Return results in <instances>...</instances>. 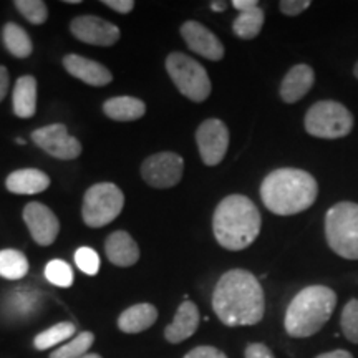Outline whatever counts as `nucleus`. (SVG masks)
<instances>
[{
	"label": "nucleus",
	"instance_id": "41",
	"mask_svg": "<svg viewBox=\"0 0 358 358\" xmlns=\"http://www.w3.org/2000/svg\"><path fill=\"white\" fill-rule=\"evenodd\" d=\"M353 75H355V77L358 78V62H357V65H355V69H353Z\"/></svg>",
	"mask_w": 358,
	"mask_h": 358
},
{
	"label": "nucleus",
	"instance_id": "19",
	"mask_svg": "<svg viewBox=\"0 0 358 358\" xmlns=\"http://www.w3.org/2000/svg\"><path fill=\"white\" fill-rule=\"evenodd\" d=\"M48 186H50V178L34 168L17 169L6 179V187L13 194H38L48 189Z\"/></svg>",
	"mask_w": 358,
	"mask_h": 358
},
{
	"label": "nucleus",
	"instance_id": "2",
	"mask_svg": "<svg viewBox=\"0 0 358 358\" xmlns=\"http://www.w3.org/2000/svg\"><path fill=\"white\" fill-rule=\"evenodd\" d=\"M319 185L310 173L294 168L272 171L261 185L262 203L271 213L292 216L307 211L315 203Z\"/></svg>",
	"mask_w": 358,
	"mask_h": 358
},
{
	"label": "nucleus",
	"instance_id": "40",
	"mask_svg": "<svg viewBox=\"0 0 358 358\" xmlns=\"http://www.w3.org/2000/svg\"><path fill=\"white\" fill-rule=\"evenodd\" d=\"M82 358H101V357L96 355V353H87V355L82 357Z\"/></svg>",
	"mask_w": 358,
	"mask_h": 358
},
{
	"label": "nucleus",
	"instance_id": "29",
	"mask_svg": "<svg viewBox=\"0 0 358 358\" xmlns=\"http://www.w3.org/2000/svg\"><path fill=\"white\" fill-rule=\"evenodd\" d=\"M45 277L53 285H57V287H70L71 282H73L71 267L65 261H60V259H55V261L47 264V267H45Z\"/></svg>",
	"mask_w": 358,
	"mask_h": 358
},
{
	"label": "nucleus",
	"instance_id": "22",
	"mask_svg": "<svg viewBox=\"0 0 358 358\" xmlns=\"http://www.w3.org/2000/svg\"><path fill=\"white\" fill-rule=\"evenodd\" d=\"M103 111L115 122H134L146 113V105L140 98L134 96H115L105 101Z\"/></svg>",
	"mask_w": 358,
	"mask_h": 358
},
{
	"label": "nucleus",
	"instance_id": "26",
	"mask_svg": "<svg viewBox=\"0 0 358 358\" xmlns=\"http://www.w3.org/2000/svg\"><path fill=\"white\" fill-rule=\"evenodd\" d=\"M75 329L77 327L71 324V322H62V324L53 325L48 330H45V332L38 334L34 338V345L37 350H48V348L60 345L62 342L73 337Z\"/></svg>",
	"mask_w": 358,
	"mask_h": 358
},
{
	"label": "nucleus",
	"instance_id": "38",
	"mask_svg": "<svg viewBox=\"0 0 358 358\" xmlns=\"http://www.w3.org/2000/svg\"><path fill=\"white\" fill-rule=\"evenodd\" d=\"M317 358H353V355L347 350H334V352L322 353V355H319Z\"/></svg>",
	"mask_w": 358,
	"mask_h": 358
},
{
	"label": "nucleus",
	"instance_id": "20",
	"mask_svg": "<svg viewBox=\"0 0 358 358\" xmlns=\"http://www.w3.org/2000/svg\"><path fill=\"white\" fill-rule=\"evenodd\" d=\"M158 319V308L151 303H136L118 317V329L124 334H140Z\"/></svg>",
	"mask_w": 358,
	"mask_h": 358
},
{
	"label": "nucleus",
	"instance_id": "24",
	"mask_svg": "<svg viewBox=\"0 0 358 358\" xmlns=\"http://www.w3.org/2000/svg\"><path fill=\"white\" fill-rule=\"evenodd\" d=\"M264 25V10L261 7L249 8V10L239 12L237 19L232 24V30L239 38L252 40L261 34Z\"/></svg>",
	"mask_w": 358,
	"mask_h": 358
},
{
	"label": "nucleus",
	"instance_id": "32",
	"mask_svg": "<svg viewBox=\"0 0 358 358\" xmlns=\"http://www.w3.org/2000/svg\"><path fill=\"white\" fill-rule=\"evenodd\" d=\"M279 7L282 13L294 17L302 13L303 10H307L310 7V0H282Z\"/></svg>",
	"mask_w": 358,
	"mask_h": 358
},
{
	"label": "nucleus",
	"instance_id": "1",
	"mask_svg": "<svg viewBox=\"0 0 358 358\" xmlns=\"http://www.w3.org/2000/svg\"><path fill=\"white\" fill-rule=\"evenodd\" d=\"M213 308L227 327L256 325L266 312L264 290L257 277L244 268H232L217 280Z\"/></svg>",
	"mask_w": 358,
	"mask_h": 358
},
{
	"label": "nucleus",
	"instance_id": "5",
	"mask_svg": "<svg viewBox=\"0 0 358 358\" xmlns=\"http://www.w3.org/2000/svg\"><path fill=\"white\" fill-rule=\"evenodd\" d=\"M325 237L340 257L358 261V204L338 203L327 211Z\"/></svg>",
	"mask_w": 358,
	"mask_h": 358
},
{
	"label": "nucleus",
	"instance_id": "14",
	"mask_svg": "<svg viewBox=\"0 0 358 358\" xmlns=\"http://www.w3.org/2000/svg\"><path fill=\"white\" fill-rule=\"evenodd\" d=\"M181 37L185 38L187 47L198 55L208 60L219 62L224 57V45L211 30L196 20H187L181 25Z\"/></svg>",
	"mask_w": 358,
	"mask_h": 358
},
{
	"label": "nucleus",
	"instance_id": "35",
	"mask_svg": "<svg viewBox=\"0 0 358 358\" xmlns=\"http://www.w3.org/2000/svg\"><path fill=\"white\" fill-rule=\"evenodd\" d=\"M103 3L118 13H129L134 8L133 0H105Z\"/></svg>",
	"mask_w": 358,
	"mask_h": 358
},
{
	"label": "nucleus",
	"instance_id": "13",
	"mask_svg": "<svg viewBox=\"0 0 358 358\" xmlns=\"http://www.w3.org/2000/svg\"><path fill=\"white\" fill-rule=\"evenodd\" d=\"M24 221L30 236L38 245H52L60 232V222L48 206L29 203L24 209Z\"/></svg>",
	"mask_w": 358,
	"mask_h": 358
},
{
	"label": "nucleus",
	"instance_id": "7",
	"mask_svg": "<svg viewBox=\"0 0 358 358\" xmlns=\"http://www.w3.org/2000/svg\"><path fill=\"white\" fill-rule=\"evenodd\" d=\"M166 70L181 95L191 101L201 103L211 95V80L199 62L185 53L173 52L166 58Z\"/></svg>",
	"mask_w": 358,
	"mask_h": 358
},
{
	"label": "nucleus",
	"instance_id": "11",
	"mask_svg": "<svg viewBox=\"0 0 358 358\" xmlns=\"http://www.w3.org/2000/svg\"><path fill=\"white\" fill-rule=\"evenodd\" d=\"M32 140L40 150L57 159H75L82 155V145L77 138L70 136L65 124H48L32 133Z\"/></svg>",
	"mask_w": 358,
	"mask_h": 358
},
{
	"label": "nucleus",
	"instance_id": "42",
	"mask_svg": "<svg viewBox=\"0 0 358 358\" xmlns=\"http://www.w3.org/2000/svg\"><path fill=\"white\" fill-rule=\"evenodd\" d=\"M66 3H80V0H66Z\"/></svg>",
	"mask_w": 358,
	"mask_h": 358
},
{
	"label": "nucleus",
	"instance_id": "18",
	"mask_svg": "<svg viewBox=\"0 0 358 358\" xmlns=\"http://www.w3.org/2000/svg\"><path fill=\"white\" fill-rule=\"evenodd\" d=\"M105 252L110 262L118 267L134 266L140 259V248L134 243L133 237L124 231H116L108 236L105 243Z\"/></svg>",
	"mask_w": 358,
	"mask_h": 358
},
{
	"label": "nucleus",
	"instance_id": "17",
	"mask_svg": "<svg viewBox=\"0 0 358 358\" xmlns=\"http://www.w3.org/2000/svg\"><path fill=\"white\" fill-rule=\"evenodd\" d=\"M315 73L308 65H295L287 71L280 83V98L285 103H297L310 92Z\"/></svg>",
	"mask_w": 358,
	"mask_h": 358
},
{
	"label": "nucleus",
	"instance_id": "39",
	"mask_svg": "<svg viewBox=\"0 0 358 358\" xmlns=\"http://www.w3.org/2000/svg\"><path fill=\"white\" fill-rule=\"evenodd\" d=\"M211 8L214 12H224L227 8L226 2H211Z\"/></svg>",
	"mask_w": 358,
	"mask_h": 358
},
{
	"label": "nucleus",
	"instance_id": "15",
	"mask_svg": "<svg viewBox=\"0 0 358 358\" xmlns=\"http://www.w3.org/2000/svg\"><path fill=\"white\" fill-rule=\"evenodd\" d=\"M64 66L71 77L82 80L92 87H105L113 80V75L105 65L80 55H66L64 58Z\"/></svg>",
	"mask_w": 358,
	"mask_h": 358
},
{
	"label": "nucleus",
	"instance_id": "12",
	"mask_svg": "<svg viewBox=\"0 0 358 358\" xmlns=\"http://www.w3.org/2000/svg\"><path fill=\"white\" fill-rule=\"evenodd\" d=\"M70 30L80 42L98 47H111L120 40L118 27L95 15L75 17L70 24Z\"/></svg>",
	"mask_w": 358,
	"mask_h": 358
},
{
	"label": "nucleus",
	"instance_id": "37",
	"mask_svg": "<svg viewBox=\"0 0 358 358\" xmlns=\"http://www.w3.org/2000/svg\"><path fill=\"white\" fill-rule=\"evenodd\" d=\"M232 6H234L236 10L244 12V10H249V8L259 7V2L257 0H234V2H232Z\"/></svg>",
	"mask_w": 358,
	"mask_h": 358
},
{
	"label": "nucleus",
	"instance_id": "3",
	"mask_svg": "<svg viewBox=\"0 0 358 358\" xmlns=\"http://www.w3.org/2000/svg\"><path fill=\"white\" fill-rule=\"evenodd\" d=\"M262 219L248 196L232 194L217 204L213 217L214 237L227 250H243L257 239Z\"/></svg>",
	"mask_w": 358,
	"mask_h": 358
},
{
	"label": "nucleus",
	"instance_id": "25",
	"mask_svg": "<svg viewBox=\"0 0 358 358\" xmlns=\"http://www.w3.org/2000/svg\"><path fill=\"white\" fill-rule=\"evenodd\" d=\"M29 272V261L20 250H0V277L8 280H19Z\"/></svg>",
	"mask_w": 358,
	"mask_h": 358
},
{
	"label": "nucleus",
	"instance_id": "21",
	"mask_svg": "<svg viewBox=\"0 0 358 358\" xmlns=\"http://www.w3.org/2000/svg\"><path fill=\"white\" fill-rule=\"evenodd\" d=\"M13 113L19 118H32L37 111V80L24 75L13 87Z\"/></svg>",
	"mask_w": 358,
	"mask_h": 358
},
{
	"label": "nucleus",
	"instance_id": "16",
	"mask_svg": "<svg viewBox=\"0 0 358 358\" xmlns=\"http://www.w3.org/2000/svg\"><path fill=\"white\" fill-rule=\"evenodd\" d=\"M199 327V308L194 302L185 301L178 307L174 320L164 329V338L169 343H181L196 334Z\"/></svg>",
	"mask_w": 358,
	"mask_h": 358
},
{
	"label": "nucleus",
	"instance_id": "31",
	"mask_svg": "<svg viewBox=\"0 0 358 358\" xmlns=\"http://www.w3.org/2000/svg\"><path fill=\"white\" fill-rule=\"evenodd\" d=\"M75 262L78 268L87 275H95L100 268V257L92 248H80L75 252Z\"/></svg>",
	"mask_w": 358,
	"mask_h": 358
},
{
	"label": "nucleus",
	"instance_id": "9",
	"mask_svg": "<svg viewBox=\"0 0 358 358\" xmlns=\"http://www.w3.org/2000/svg\"><path fill=\"white\" fill-rule=\"evenodd\" d=\"M185 161L173 151H163L146 158L141 164V176L151 187L168 189L176 186L182 178Z\"/></svg>",
	"mask_w": 358,
	"mask_h": 358
},
{
	"label": "nucleus",
	"instance_id": "10",
	"mask_svg": "<svg viewBox=\"0 0 358 358\" xmlns=\"http://www.w3.org/2000/svg\"><path fill=\"white\" fill-rule=\"evenodd\" d=\"M196 143L206 166H217L229 148V129L221 120L209 118L196 131Z\"/></svg>",
	"mask_w": 358,
	"mask_h": 358
},
{
	"label": "nucleus",
	"instance_id": "36",
	"mask_svg": "<svg viewBox=\"0 0 358 358\" xmlns=\"http://www.w3.org/2000/svg\"><path fill=\"white\" fill-rule=\"evenodd\" d=\"M8 92V71L6 66L0 65V101L3 100Z\"/></svg>",
	"mask_w": 358,
	"mask_h": 358
},
{
	"label": "nucleus",
	"instance_id": "28",
	"mask_svg": "<svg viewBox=\"0 0 358 358\" xmlns=\"http://www.w3.org/2000/svg\"><path fill=\"white\" fill-rule=\"evenodd\" d=\"M13 6L34 25H42L48 17L47 3L42 0H15Z\"/></svg>",
	"mask_w": 358,
	"mask_h": 358
},
{
	"label": "nucleus",
	"instance_id": "8",
	"mask_svg": "<svg viewBox=\"0 0 358 358\" xmlns=\"http://www.w3.org/2000/svg\"><path fill=\"white\" fill-rule=\"evenodd\" d=\"M123 191L113 182H98L85 192L83 221L90 227H103L113 222L123 211Z\"/></svg>",
	"mask_w": 358,
	"mask_h": 358
},
{
	"label": "nucleus",
	"instance_id": "33",
	"mask_svg": "<svg viewBox=\"0 0 358 358\" xmlns=\"http://www.w3.org/2000/svg\"><path fill=\"white\" fill-rule=\"evenodd\" d=\"M185 358H227V357L226 353L221 352L216 347L203 345V347L192 348L189 353H186Z\"/></svg>",
	"mask_w": 358,
	"mask_h": 358
},
{
	"label": "nucleus",
	"instance_id": "27",
	"mask_svg": "<svg viewBox=\"0 0 358 358\" xmlns=\"http://www.w3.org/2000/svg\"><path fill=\"white\" fill-rule=\"evenodd\" d=\"M95 342V335L92 332H82L70 342H66L55 352L50 353V358H82L88 353Z\"/></svg>",
	"mask_w": 358,
	"mask_h": 358
},
{
	"label": "nucleus",
	"instance_id": "34",
	"mask_svg": "<svg viewBox=\"0 0 358 358\" xmlns=\"http://www.w3.org/2000/svg\"><path fill=\"white\" fill-rule=\"evenodd\" d=\"M245 358H274V353L264 343H250L245 348Z\"/></svg>",
	"mask_w": 358,
	"mask_h": 358
},
{
	"label": "nucleus",
	"instance_id": "6",
	"mask_svg": "<svg viewBox=\"0 0 358 358\" xmlns=\"http://www.w3.org/2000/svg\"><path fill=\"white\" fill-rule=\"evenodd\" d=\"M303 124L312 136L322 140H338L352 131L353 115L342 103L324 100L308 108Z\"/></svg>",
	"mask_w": 358,
	"mask_h": 358
},
{
	"label": "nucleus",
	"instance_id": "4",
	"mask_svg": "<svg viewBox=\"0 0 358 358\" xmlns=\"http://www.w3.org/2000/svg\"><path fill=\"white\" fill-rule=\"evenodd\" d=\"M337 307V294L325 285L301 290L285 312V332L294 338H307L320 332Z\"/></svg>",
	"mask_w": 358,
	"mask_h": 358
},
{
	"label": "nucleus",
	"instance_id": "30",
	"mask_svg": "<svg viewBox=\"0 0 358 358\" xmlns=\"http://www.w3.org/2000/svg\"><path fill=\"white\" fill-rule=\"evenodd\" d=\"M340 324H342V332L348 342L358 343V299H352L343 307Z\"/></svg>",
	"mask_w": 358,
	"mask_h": 358
},
{
	"label": "nucleus",
	"instance_id": "23",
	"mask_svg": "<svg viewBox=\"0 0 358 358\" xmlns=\"http://www.w3.org/2000/svg\"><path fill=\"white\" fill-rule=\"evenodd\" d=\"M3 43H6V48L13 57L27 58L32 55L34 45L29 34L20 25L13 24V22H8L3 27Z\"/></svg>",
	"mask_w": 358,
	"mask_h": 358
}]
</instances>
